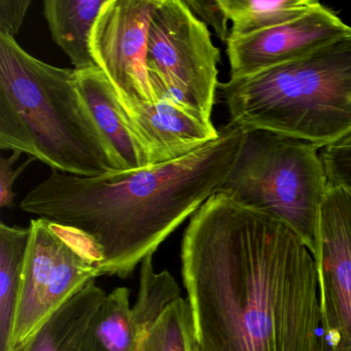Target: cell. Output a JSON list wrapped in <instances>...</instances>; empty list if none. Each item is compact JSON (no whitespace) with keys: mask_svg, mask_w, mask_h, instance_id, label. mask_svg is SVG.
Wrapping results in <instances>:
<instances>
[{"mask_svg":"<svg viewBox=\"0 0 351 351\" xmlns=\"http://www.w3.org/2000/svg\"><path fill=\"white\" fill-rule=\"evenodd\" d=\"M30 5L32 0H0V34L15 38Z\"/></svg>","mask_w":351,"mask_h":351,"instance_id":"23","label":"cell"},{"mask_svg":"<svg viewBox=\"0 0 351 351\" xmlns=\"http://www.w3.org/2000/svg\"><path fill=\"white\" fill-rule=\"evenodd\" d=\"M21 155V152H13L11 157L0 158V207L1 209L12 208L14 206L16 196L13 190L14 184L28 165L36 161L34 158L29 157L20 167L14 169L13 166Z\"/></svg>","mask_w":351,"mask_h":351,"instance_id":"22","label":"cell"},{"mask_svg":"<svg viewBox=\"0 0 351 351\" xmlns=\"http://www.w3.org/2000/svg\"><path fill=\"white\" fill-rule=\"evenodd\" d=\"M106 295L95 280L88 283L45 322L21 351H82L90 322Z\"/></svg>","mask_w":351,"mask_h":351,"instance_id":"14","label":"cell"},{"mask_svg":"<svg viewBox=\"0 0 351 351\" xmlns=\"http://www.w3.org/2000/svg\"><path fill=\"white\" fill-rule=\"evenodd\" d=\"M180 258L201 351H324L313 254L278 219L217 193Z\"/></svg>","mask_w":351,"mask_h":351,"instance_id":"1","label":"cell"},{"mask_svg":"<svg viewBox=\"0 0 351 351\" xmlns=\"http://www.w3.org/2000/svg\"><path fill=\"white\" fill-rule=\"evenodd\" d=\"M189 9L205 25L211 26L215 36L227 43L230 38L228 22L230 21L225 10L219 3V0H184Z\"/></svg>","mask_w":351,"mask_h":351,"instance_id":"21","label":"cell"},{"mask_svg":"<svg viewBox=\"0 0 351 351\" xmlns=\"http://www.w3.org/2000/svg\"><path fill=\"white\" fill-rule=\"evenodd\" d=\"M75 86L119 171L149 168L147 156L129 129L116 91L106 75L99 69L77 71Z\"/></svg>","mask_w":351,"mask_h":351,"instance_id":"12","label":"cell"},{"mask_svg":"<svg viewBox=\"0 0 351 351\" xmlns=\"http://www.w3.org/2000/svg\"><path fill=\"white\" fill-rule=\"evenodd\" d=\"M30 228L0 223V351L11 350Z\"/></svg>","mask_w":351,"mask_h":351,"instance_id":"16","label":"cell"},{"mask_svg":"<svg viewBox=\"0 0 351 351\" xmlns=\"http://www.w3.org/2000/svg\"><path fill=\"white\" fill-rule=\"evenodd\" d=\"M29 228L10 351H21L59 308L100 277L97 254L81 234L44 217Z\"/></svg>","mask_w":351,"mask_h":351,"instance_id":"6","label":"cell"},{"mask_svg":"<svg viewBox=\"0 0 351 351\" xmlns=\"http://www.w3.org/2000/svg\"><path fill=\"white\" fill-rule=\"evenodd\" d=\"M75 77V69L48 64L0 34V149L28 154L69 176L119 172Z\"/></svg>","mask_w":351,"mask_h":351,"instance_id":"3","label":"cell"},{"mask_svg":"<svg viewBox=\"0 0 351 351\" xmlns=\"http://www.w3.org/2000/svg\"><path fill=\"white\" fill-rule=\"evenodd\" d=\"M139 339L130 305V289L106 293L86 332L82 351H138Z\"/></svg>","mask_w":351,"mask_h":351,"instance_id":"15","label":"cell"},{"mask_svg":"<svg viewBox=\"0 0 351 351\" xmlns=\"http://www.w3.org/2000/svg\"><path fill=\"white\" fill-rule=\"evenodd\" d=\"M189 351H201L200 348H199L198 345H197V343L195 342L194 338H193L192 343H191L190 349H189Z\"/></svg>","mask_w":351,"mask_h":351,"instance_id":"24","label":"cell"},{"mask_svg":"<svg viewBox=\"0 0 351 351\" xmlns=\"http://www.w3.org/2000/svg\"><path fill=\"white\" fill-rule=\"evenodd\" d=\"M219 3L232 22L230 38L289 23L322 5L315 0H219Z\"/></svg>","mask_w":351,"mask_h":351,"instance_id":"17","label":"cell"},{"mask_svg":"<svg viewBox=\"0 0 351 351\" xmlns=\"http://www.w3.org/2000/svg\"><path fill=\"white\" fill-rule=\"evenodd\" d=\"M244 132L235 165L217 193L278 219L314 254L328 186L322 147L271 131Z\"/></svg>","mask_w":351,"mask_h":351,"instance_id":"5","label":"cell"},{"mask_svg":"<svg viewBox=\"0 0 351 351\" xmlns=\"http://www.w3.org/2000/svg\"><path fill=\"white\" fill-rule=\"evenodd\" d=\"M182 291L176 278L168 271L156 272L153 256L141 264V279L136 302L132 306L133 317L139 344L151 332L168 307L182 299Z\"/></svg>","mask_w":351,"mask_h":351,"instance_id":"18","label":"cell"},{"mask_svg":"<svg viewBox=\"0 0 351 351\" xmlns=\"http://www.w3.org/2000/svg\"><path fill=\"white\" fill-rule=\"evenodd\" d=\"M219 88L230 124L332 145L351 133V34Z\"/></svg>","mask_w":351,"mask_h":351,"instance_id":"4","label":"cell"},{"mask_svg":"<svg viewBox=\"0 0 351 351\" xmlns=\"http://www.w3.org/2000/svg\"><path fill=\"white\" fill-rule=\"evenodd\" d=\"M349 34L350 26L320 5L289 23L242 38H230L227 53L231 79L252 77L297 60Z\"/></svg>","mask_w":351,"mask_h":351,"instance_id":"10","label":"cell"},{"mask_svg":"<svg viewBox=\"0 0 351 351\" xmlns=\"http://www.w3.org/2000/svg\"><path fill=\"white\" fill-rule=\"evenodd\" d=\"M193 338L190 309L182 298L166 309L141 341L138 351H189Z\"/></svg>","mask_w":351,"mask_h":351,"instance_id":"19","label":"cell"},{"mask_svg":"<svg viewBox=\"0 0 351 351\" xmlns=\"http://www.w3.org/2000/svg\"><path fill=\"white\" fill-rule=\"evenodd\" d=\"M313 256L324 351H351V186L328 184Z\"/></svg>","mask_w":351,"mask_h":351,"instance_id":"8","label":"cell"},{"mask_svg":"<svg viewBox=\"0 0 351 351\" xmlns=\"http://www.w3.org/2000/svg\"><path fill=\"white\" fill-rule=\"evenodd\" d=\"M221 53L184 0H160L152 16L147 65L155 93L211 121Z\"/></svg>","mask_w":351,"mask_h":351,"instance_id":"7","label":"cell"},{"mask_svg":"<svg viewBox=\"0 0 351 351\" xmlns=\"http://www.w3.org/2000/svg\"><path fill=\"white\" fill-rule=\"evenodd\" d=\"M118 96V95H117ZM154 104L119 99L123 117L147 156L149 167L182 159L219 137L211 121L157 93Z\"/></svg>","mask_w":351,"mask_h":351,"instance_id":"11","label":"cell"},{"mask_svg":"<svg viewBox=\"0 0 351 351\" xmlns=\"http://www.w3.org/2000/svg\"><path fill=\"white\" fill-rule=\"evenodd\" d=\"M159 3L108 0L96 22L92 54L119 99L139 104L158 100L147 71V54L149 23Z\"/></svg>","mask_w":351,"mask_h":351,"instance_id":"9","label":"cell"},{"mask_svg":"<svg viewBox=\"0 0 351 351\" xmlns=\"http://www.w3.org/2000/svg\"><path fill=\"white\" fill-rule=\"evenodd\" d=\"M108 0H45L43 14L55 44L75 71L98 69L92 54V34Z\"/></svg>","mask_w":351,"mask_h":351,"instance_id":"13","label":"cell"},{"mask_svg":"<svg viewBox=\"0 0 351 351\" xmlns=\"http://www.w3.org/2000/svg\"><path fill=\"white\" fill-rule=\"evenodd\" d=\"M219 133L190 155L154 167L93 178L53 171L20 206L85 237L99 276L127 278L227 180L245 132L229 123Z\"/></svg>","mask_w":351,"mask_h":351,"instance_id":"2","label":"cell"},{"mask_svg":"<svg viewBox=\"0 0 351 351\" xmlns=\"http://www.w3.org/2000/svg\"><path fill=\"white\" fill-rule=\"evenodd\" d=\"M328 184L351 186V133L320 149Z\"/></svg>","mask_w":351,"mask_h":351,"instance_id":"20","label":"cell"}]
</instances>
